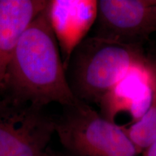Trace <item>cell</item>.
<instances>
[{"mask_svg": "<svg viewBox=\"0 0 156 156\" xmlns=\"http://www.w3.org/2000/svg\"><path fill=\"white\" fill-rule=\"evenodd\" d=\"M0 93L40 108L51 103L72 106L78 101L68 83L51 23L49 2L20 40L9 60Z\"/></svg>", "mask_w": 156, "mask_h": 156, "instance_id": "obj_1", "label": "cell"}, {"mask_svg": "<svg viewBox=\"0 0 156 156\" xmlns=\"http://www.w3.org/2000/svg\"><path fill=\"white\" fill-rule=\"evenodd\" d=\"M149 61L142 46L93 36L85 38L73 51L66 74L78 101L99 105L128 73Z\"/></svg>", "mask_w": 156, "mask_h": 156, "instance_id": "obj_2", "label": "cell"}, {"mask_svg": "<svg viewBox=\"0 0 156 156\" xmlns=\"http://www.w3.org/2000/svg\"><path fill=\"white\" fill-rule=\"evenodd\" d=\"M55 133L69 156H138L125 130L78 101L55 119Z\"/></svg>", "mask_w": 156, "mask_h": 156, "instance_id": "obj_3", "label": "cell"}, {"mask_svg": "<svg viewBox=\"0 0 156 156\" xmlns=\"http://www.w3.org/2000/svg\"><path fill=\"white\" fill-rule=\"evenodd\" d=\"M55 133V119L44 108L0 93V156H41Z\"/></svg>", "mask_w": 156, "mask_h": 156, "instance_id": "obj_4", "label": "cell"}, {"mask_svg": "<svg viewBox=\"0 0 156 156\" xmlns=\"http://www.w3.org/2000/svg\"><path fill=\"white\" fill-rule=\"evenodd\" d=\"M94 36L142 46L156 32V0H99Z\"/></svg>", "mask_w": 156, "mask_h": 156, "instance_id": "obj_5", "label": "cell"}, {"mask_svg": "<svg viewBox=\"0 0 156 156\" xmlns=\"http://www.w3.org/2000/svg\"><path fill=\"white\" fill-rule=\"evenodd\" d=\"M96 0L49 1V15L64 67L70 56L96 21Z\"/></svg>", "mask_w": 156, "mask_h": 156, "instance_id": "obj_6", "label": "cell"}, {"mask_svg": "<svg viewBox=\"0 0 156 156\" xmlns=\"http://www.w3.org/2000/svg\"><path fill=\"white\" fill-rule=\"evenodd\" d=\"M151 64L150 60L132 69L103 98L99 106L104 118L116 123L119 114L127 112L134 123L143 116L152 98Z\"/></svg>", "mask_w": 156, "mask_h": 156, "instance_id": "obj_7", "label": "cell"}, {"mask_svg": "<svg viewBox=\"0 0 156 156\" xmlns=\"http://www.w3.org/2000/svg\"><path fill=\"white\" fill-rule=\"evenodd\" d=\"M47 0H0V92L9 60L34 19L47 7Z\"/></svg>", "mask_w": 156, "mask_h": 156, "instance_id": "obj_8", "label": "cell"}, {"mask_svg": "<svg viewBox=\"0 0 156 156\" xmlns=\"http://www.w3.org/2000/svg\"><path fill=\"white\" fill-rule=\"evenodd\" d=\"M152 98L150 106L141 118L125 126L126 134L140 154L156 142V62L151 61Z\"/></svg>", "mask_w": 156, "mask_h": 156, "instance_id": "obj_9", "label": "cell"}, {"mask_svg": "<svg viewBox=\"0 0 156 156\" xmlns=\"http://www.w3.org/2000/svg\"><path fill=\"white\" fill-rule=\"evenodd\" d=\"M142 156H156V142L146 149L142 153Z\"/></svg>", "mask_w": 156, "mask_h": 156, "instance_id": "obj_10", "label": "cell"}, {"mask_svg": "<svg viewBox=\"0 0 156 156\" xmlns=\"http://www.w3.org/2000/svg\"><path fill=\"white\" fill-rule=\"evenodd\" d=\"M41 156H69V155H68L66 153H58V152L51 151V150L47 148V149L46 150V151H45Z\"/></svg>", "mask_w": 156, "mask_h": 156, "instance_id": "obj_11", "label": "cell"}]
</instances>
